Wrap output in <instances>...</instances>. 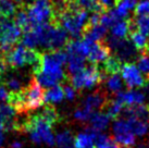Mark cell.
Instances as JSON below:
<instances>
[{
    "instance_id": "1",
    "label": "cell",
    "mask_w": 149,
    "mask_h": 148,
    "mask_svg": "<svg viewBox=\"0 0 149 148\" xmlns=\"http://www.w3.org/2000/svg\"><path fill=\"white\" fill-rule=\"evenodd\" d=\"M88 20L89 17L87 11L79 8L72 0L69 8L56 17L54 23L61 26L66 33L71 34L72 37L79 38V36H83V32L88 24Z\"/></svg>"
},
{
    "instance_id": "2",
    "label": "cell",
    "mask_w": 149,
    "mask_h": 148,
    "mask_svg": "<svg viewBox=\"0 0 149 148\" xmlns=\"http://www.w3.org/2000/svg\"><path fill=\"white\" fill-rule=\"evenodd\" d=\"M42 54L40 51L27 48L21 44L12 48L8 54H3V59L7 66L11 69H17L29 64L32 66L34 74H36L40 70Z\"/></svg>"
},
{
    "instance_id": "3",
    "label": "cell",
    "mask_w": 149,
    "mask_h": 148,
    "mask_svg": "<svg viewBox=\"0 0 149 148\" xmlns=\"http://www.w3.org/2000/svg\"><path fill=\"white\" fill-rule=\"evenodd\" d=\"M69 43V36L65 31L58 24L40 25L39 46L44 47L47 51L61 50Z\"/></svg>"
},
{
    "instance_id": "4",
    "label": "cell",
    "mask_w": 149,
    "mask_h": 148,
    "mask_svg": "<svg viewBox=\"0 0 149 148\" xmlns=\"http://www.w3.org/2000/svg\"><path fill=\"white\" fill-rule=\"evenodd\" d=\"M106 74L99 68V66L91 64L85 68L83 71L71 76V85L75 91L83 88H91L98 85L104 81Z\"/></svg>"
},
{
    "instance_id": "5",
    "label": "cell",
    "mask_w": 149,
    "mask_h": 148,
    "mask_svg": "<svg viewBox=\"0 0 149 148\" xmlns=\"http://www.w3.org/2000/svg\"><path fill=\"white\" fill-rule=\"evenodd\" d=\"M26 12H27L32 25H44L54 23V12L51 0L34 1L33 3L29 4Z\"/></svg>"
},
{
    "instance_id": "6",
    "label": "cell",
    "mask_w": 149,
    "mask_h": 148,
    "mask_svg": "<svg viewBox=\"0 0 149 148\" xmlns=\"http://www.w3.org/2000/svg\"><path fill=\"white\" fill-rule=\"evenodd\" d=\"M22 38V29L13 21L0 17V52L8 54Z\"/></svg>"
},
{
    "instance_id": "7",
    "label": "cell",
    "mask_w": 149,
    "mask_h": 148,
    "mask_svg": "<svg viewBox=\"0 0 149 148\" xmlns=\"http://www.w3.org/2000/svg\"><path fill=\"white\" fill-rule=\"evenodd\" d=\"M107 46L110 48V50L114 51V56L118 57L121 61H127V60H133L136 58L137 49L135 46L133 45L131 40L126 39H119L116 37L109 36L107 40L104 41Z\"/></svg>"
},
{
    "instance_id": "8",
    "label": "cell",
    "mask_w": 149,
    "mask_h": 148,
    "mask_svg": "<svg viewBox=\"0 0 149 148\" xmlns=\"http://www.w3.org/2000/svg\"><path fill=\"white\" fill-rule=\"evenodd\" d=\"M25 97V103L27 111L35 110L37 108L42 107L45 101V91H42V86L36 81V78L33 77L29 81V85L23 88Z\"/></svg>"
},
{
    "instance_id": "9",
    "label": "cell",
    "mask_w": 149,
    "mask_h": 148,
    "mask_svg": "<svg viewBox=\"0 0 149 148\" xmlns=\"http://www.w3.org/2000/svg\"><path fill=\"white\" fill-rule=\"evenodd\" d=\"M114 140L120 147L132 148L135 145V134L133 133L127 120H116L113 124Z\"/></svg>"
},
{
    "instance_id": "10",
    "label": "cell",
    "mask_w": 149,
    "mask_h": 148,
    "mask_svg": "<svg viewBox=\"0 0 149 148\" xmlns=\"http://www.w3.org/2000/svg\"><path fill=\"white\" fill-rule=\"evenodd\" d=\"M121 73H122V77L124 80L125 84L127 85L130 88H134V87H144L146 84L147 80L143 76L134 63H124L121 69Z\"/></svg>"
},
{
    "instance_id": "11",
    "label": "cell",
    "mask_w": 149,
    "mask_h": 148,
    "mask_svg": "<svg viewBox=\"0 0 149 148\" xmlns=\"http://www.w3.org/2000/svg\"><path fill=\"white\" fill-rule=\"evenodd\" d=\"M110 48L107 46L106 43L104 41H97L94 43L91 48L89 54H88V61L91 64H96V66H100L108 58L110 57Z\"/></svg>"
},
{
    "instance_id": "12",
    "label": "cell",
    "mask_w": 149,
    "mask_h": 148,
    "mask_svg": "<svg viewBox=\"0 0 149 148\" xmlns=\"http://www.w3.org/2000/svg\"><path fill=\"white\" fill-rule=\"evenodd\" d=\"M108 101H109V99L107 97V94L104 91H98L91 94L89 96H87V98L83 103V107L87 108L91 111L98 110V109L104 110L107 106Z\"/></svg>"
},
{
    "instance_id": "13",
    "label": "cell",
    "mask_w": 149,
    "mask_h": 148,
    "mask_svg": "<svg viewBox=\"0 0 149 148\" xmlns=\"http://www.w3.org/2000/svg\"><path fill=\"white\" fill-rule=\"evenodd\" d=\"M116 99H118L122 105L135 106V105H144L146 96L141 91L130 89V91H120L119 94H116Z\"/></svg>"
},
{
    "instance_id": "14",
    "label": "cell",
    "mask_w": 149,
    "mask_h": 148,
    "mask_svg": "<svg viewBox=\"0 0 149 148\" xmlns=\"http://www.w3.org/2000/svg\"><path fill=\"white\" fill-rule=\"evenodd\" d=\"M106 34H107V27H104V25L97 24L93 26L87 25L83 32V38L91 43H97L102 40Z\"/></svg>"
},
{
    "instance_id": "15",
    "label": "cell",
    "mask_w": 149,
    "mask_h": 148,
    "mask_svg": "<svg viewBox=\"0 0 149 148\" xmlns=\"http://www.w3.org/2000/svg\"><path fill=\"white\" fill-rule=\"evenodd\" d=\"M122 61L116 56H110L107 60L100 64L99 68L102 70L104 74H109V75H114V74H118L119 72H121V69H122Z\"/></svg>"
},
{
    "instance_id": "16",
    "label": "cell",
    "mask_w": 149,
    "mask_h": 148,
    "mask_svg": "<svg viewBox=\"0 0 149 148\" xmlns=\"http://www.w3.org/2000/svg\"><path fill=\"white\" fill-rule=\"evenodd\" d=\"M111 35L119 39H126L130 35V19L116 22L111 27Z\"/></svg>"
},
{
    "instance_id": "17",
    "label": "cell",
    "mask_w": 149,
    "mask_h": 148,
    "mask_svg": "<svg viewBox=\"0 0 149 148\" xmlns=\"http://www.w3.org/2000/svg\"><path fill=\"white\" fill-rule=\"evenodd\" d=\"M89 121L91 124V128L97 132H100L108 126L109 117L104 112H96V113H93Z\"/></svg>"
},
{
    "instance_id": "18",
    "label": "cell",
    "mask_w": 149,
    "mask_h": 148,
    "mask_svg": "<svg viewBox=\"0 0 149 148\" xmlns=\"http://www.w3.org/2000/svg\"><path fill=\"white\" fill-rule=\"evenodd\" d=\"M79 8L83 9L85 11H91V12H106L107 10H104V7L99 3L98 0H73Z\"/></svg>"
},
{
    "instance_id": "19",
    "label": "cell",
    "mask_w": 149,
    "mask_h": 148,
    "mask_svg": "<svg viewBox=\"0 0 149 148\" xmlns=\"http://www.w3.org/2000/svg\"><path fill=\"white\" fill-rule=\"evenodd\" d=\"M17 12V4L14 0H0V17L10 19Z\"/></svg>"
},
{
    "instance_id": "20",
    "label": "cell",
    "mask_w": 149,
    "mask_h": 148,
    "mask_svg": "<svg viewBox=\"0 0 149 148\" xmlns=\"http://www.w3.org/2000/svg\"><path fill=\"white\" fill-rule=\"evenodd\" d=\"M137 3V0H116V11L120 15L122 20H127L128 12L132 10Z\"/></svg>"
},
{
    "instance_id": "21",
    "label": "cell",
    "mask_w": 149,
    "mask_h": 148,
    "mask_svg": "<svg viewBox=\"0 0 149 148\" xmlns=\"http://www.w3.org/2000/svg\"><path fill=\"white\" fill-rule=\"evenodd\" d=\"M68 68L72 75L79 73L85 69V59L79 56L68 54Z\"/></svg>"
},
{
    "instance_id": "22",
    "label": "cell",
    "mask_w": 149,
    "mask_h": 148,
    "mask_svg": "<svg viewBox=\"0 0 149 148\" xmlns=\"http://www.w3.org/2000/svg\"><path fill=\"white\" fill-rule=\"evenodd\" d=\"M38 114L40 115L42 119H45L50 125H54V124L58 123L59 120H60L59 113L51 105H46L45 107L38 112Z\"/></svg>"
},
{
    "instance_id": "23",
    "label": "cell",
    "mask_w": 149,
    "mask_h": 148,
    "mask_svg": "<svg viewBox=\"0 0 149 148\" xmlns=\"http://www.w3.org/2000/svg\"><path fill=\"white\" fill-rule=\"evenodd\" d=\"M64 98V91L61 85H57L49 88L45 91V101L46 103H60Z\"/></svg>"
},
{
    "instance_id": "24",
    "label": "cell",
    "mask_w": 149,
    "mask_h": 148,
    "mask_svg": "<svg viewBox=\"0 0 149 148\" xmlns=\"http://www.w3.org/2000/svg\"><path fill=\"white\" fill-rule=\"evenodd\" d=\"M128 121V123L131 125L133 133L137 136H143L145 135L149 128V123L146 120H141V119H126Z\"/></svg>"
},
{
    "instance_id": "25",
    "label": "cell",
    "mask_w": 149,
    "mask_h": 148,
    "mask_svg": "<svg viewBox=\"0 0 149 148\" xmlns=\"http://www.w3.org/2000/svg\"><path fill=\"white\" fill-rule=\"evenodd\" d=\"M56 144L58 148H73L74 138L70 131H63L56 137Z\"/></svg>"
},
{
    "instance_id": "26",
    "label": "cell",
    "mask_w": 149,
    "mask_h": 148,
    "mask_svg": "<svg viewBox=\"0 0 149 148\" xmlns=\"http://www.w3.org/2000/svg\"><path fill=\"white\" fill-rule=\"evenodd\" d=\"M13 22L22 29V32H25V31H27V29H31V27L33 26V25L31 24V21H29V15H27L26 10H23V9H22V10H19V11L15 13Z\"/></svg>"
},
{
    "instance_id": "27",
    "label": "cell",
    "mask_w": 149,
    "mask_h": 148,
    "mask_svg": "<svg viewBox=\"0 0 149 148\" xmlns=\"http://www.w3.org/2000/svg\"><path fill=\"white\" fill-rule=\"evenodd\" d=\"M4 86L10 91H17L23 89V80L17 74H11L8 75L4 80Z\"/></svg>"
},
{
    "instance_id": "28",
    "label": "cell",
    "mask_w": 149,
    "mask_h": 148,
    "mask_svg": "<svg viewBox=\"0 0 149 148\" xmlns=\"http://www.w3.org/2000/svg\"><path fill=\"white\" fill-rule=\"evenodd\" d=\"M106 111H107V115L111 119H118V117L121 114V112L123 111V105L118 100H109L106 106Z\"/></svg>"
},
{
    "instance_id": "29",
    "label": "cell",
    "mask_w": 149,
    "mask_h": 148,
    "mask_svg": "<svg viewBox=\"0 0 149 148\" xmlns=\"http://www.w3.org/2000/svg\"><path fill=\"white\" fill-rule=\"evenodd\" d=\"M95 142L97 148H121L120 145L118 144L113 138H110L109 136L100 134V133L96 137Z\"/></svg>"
},
{
    "instance_id": "30",
    "label": "cell",
    "mask_w": 149,
    "mask_h": 148,
    "mask_svg": "<svg viewBox=\"0 0 149 148\" xmlns=\"http://www.w3.org/2000/svg\"><path fill=\"white\" fill-rule=\"evenodd\" d=\"M107 87L113 94H119L122 91L123 82H122V80L118 74L110 75V77L107 80Z\"/></svg>"
},
{
    "instance_id": "31",
    "label": "cell",
    "mask_w": 149,
    "mask_h": 148,
    "mask_svg": "<svg viewBox=\"0 0 149 148\" xmlns=\"http://www.w3.org/2000/svg\"><path fill=\"white\" fill-rule=\"evenodd\" d=\"M135 15L137 17H149V0H141L135 8Z\"/></svg>"
},
{
    "instance_id": "32",
    "label": "cell",
    "mask_w": 149,
    "mask_h": 148,
    "mask_svg": "<svg viewBox=\"0 0 149 148\" xmlns=\"http://www.w3.org/2000/svg\"><path fill=\"white\" fill-rule=\"evenodd\" d=\"M137 66H138V70H141L143 73L146 74V77L149 81V56L141 54V57H138Z\"/></svg>"
},
{
    "instance_id": "33",
    "label": "cell",
    "mask_w": 149,
    "mask_h": 148,
    "mask_svg": "<svg viewBox=\"0 0 149 148\" xmlns=\"http://www.w3.org/2000/svg\"><path fill=\"white\" fill-rule=\"evenodd\" d=\"M93 111L88 110L87 108L83 107V108H79L77 110H75L74 112V118L79 121H82V122H85V121H89L93 115Z\"/></svg>"
},
{
    "instance_id": "34",
    "label": "cell",
    "mask_w": 149,
    "mask_h": 148,
    "mask_svg": "<svg viewBox=\"0 0 149 148\" xmlns=\"http://www.w3.org/2000/svg\"><path fill=\"white\" fill-rule=\"evenodd\" d=\"M63 91H64V97L69 99V100H73L76 96V93H75V89L72 87L71 84H66L63 87Z\"/></svg>"
},
{
    "instance_id": "35",
    "label": "cell",
    "mask_w": 149,
    "mask_h": 148,
    "mask_svg": "<svg viewBox=\"0 0 149 148\" xmlns=\"http://www.w3.org/2000/svg\"><path fill=\"white\" fill-rule=\"evenodd\" d=\"M99 1V3L104 7V10H109V9L113 7V6H116V0H98Z\"/></svg>"
},
{
    "instance_id": "36",
    "label": "cell",
    "mask_w": 149,
    "mask_h": 148,
    "mask_svg": "<svg viewBox=\"0 0 149 148\" xmlns=\"http://www.w3.org/2000/svg\"><path fill=\"white\" fill-rule=\"evenodd\" d=\"M8 97H9V91H7V88L3 86H0V101L7 100Z\"/></svg>"
},
{
    "instance_id": "37",
    "label": "cell",
    "mask_w": 149,
    "mask_h": 148,
    "mask_svg": "<svg viewBox=\"0 0 149 148\" xmlns=\"http://www.w3.org/2000/svg\"><path fill=\"white\" fill-rule=\"evenodd\" d=\"M3 140H4V131L3 128L0 126V148H1V146L3 144Z\"/></svg>"
},
{
    "instance_id": "38",
    "label": "cell",
    "mask_w": 149,
    "mask_h": 148,
    "mask_svg": "<svg viewBox=\"0 0 149 148\" xmlns=\"http://www.w3.org/2000/svg\"><path fill=\"white\" fill-rule=\"evenodd\" d=\"M22 146H23V144H22L21 142H17V140L13 142L12 144H11V147L12 148H22Z\"/></svg>"
},
{
    "instance_id": "39",
    "label": "cell",
    "mask_w": 149,
    "mask_h": 148,
    "mask_svg": "<svg viewBox=\"0 0 149 148\" xmlns=\"http://www.w3.org/2000/svg\"><path fill=\"white\" fill-rule=\"evenodd\" d=\"M137 148H149L148 145H145V144H141V145H138Z\"/></svg>"
},
{
    "instance_id": "40",
    "label": "cell",
    "mask_w": 149,
    "mask_h": 148,
    "mask_svg": "<svg viewBox=\"0 0 149 148\" xmlns=\"http://www.w3.org/2000/svg\"><path fill=\"white\" fill-rule=\"evenodd\" d=\"M34 1H37V0H26V3L31 4V3H33Z\"/></svg>"
},
{
    "instance_id": "41",
    "label": "cell",
    "mask_w": 149,
    "mask_h": 148,
    "mask_svg": "<svg viewBox=\"0 0 149 148\" xmlns=\"http://www.w3.org/2000/svg\"><path fill=\"white\" fill-rule=\"evenodd\" d=\"M83 148H97V147H95L94 145H91V146H87V147H83Z\"/></svg>"
},
{
    "instance_id": "42",
    "label": "cell",
    "mask_w": 149,
    "mask_h": 148,
    "mask_svg": "<svg viewBox=\"0 0 149 148\" xmlns=\"http://www.w3.org/2000/svg\"><path fill=\"white\" fill-rule=\"evenodd\" d=\"M0 81H1V74H0Z\"/></svg>"
}]
</instances>
